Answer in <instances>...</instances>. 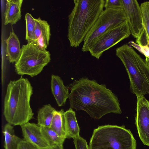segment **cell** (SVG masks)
<instances>
[{
  "instance_id": "1",
  "label": "cell",
  "mask_w": 149,
  "mask_h": 149,
  "mask_svg": "<svg viewBox=\"0 0 149 149\" xmlns=\"http://www.w3.org/2000/svg\"><path fill=\"white\" fill-rule=\"evenodd\" d=\"M68 88L71 109L84 111L96 119L109 113H122L117 97L105 84L83 77L75 80Z\"/></svg>"
},
{
  "instance_id": "2",
  "label": "cell",
  "mask_w": 149,
  "mask_h": 149,
  "mask_svg": "<svg viewBox=\"0 0 149 149\" xmlns=\"http://www.w3.org/2000/svg\"><path fill=\"white\" fill-rule=\"evenodd\" d=\"M33 88L29 79L22 77L10 81L5 95L3 114L8 123L14 126L29 122L34 113L30 105Z\"/></svg>"
},
{
  "instance_id": "3",
  "label": "cell",
  "mask_w": 149,
  "mask_h": 149,
  "mask_svg": "<svg viewBox=\"0 0 149 149\" xmlns=\"http://www.w3.org/2000/svg\"><path fill=\"white\" fill-rule=\"evenodd\" d=\"M74 7L68 16L67 38L71 47H77L103 10L104 0H74Z\"/></svg>"
},
{
  "instance_id": "4",
  "label": "cell",
  "mask_w": 149,
  "mask_h": 149,
  "mask_svg": "<svg viewBox=\"0 0 149 149\" xmlns=\"http://www.w3.org/2000/svg\"><path fill=\"white\" fill-rule=\"evenodd\" d=\"M123 64L130 82V88L137 98L149 93V66L133 48L124 44L116 49Z\"/></svg>"
},
{
  "instance_id": "5",
  "label": "cell",
  "mask_w": 149,
  "mask_h": 149,
  "mask_svg": "<svg viewBox=\"0 0 149 149\" xmlns=\"http://www.w3.org/2000/svg\"><path fill=\"white\" fill-rule=\"evenodd\" d=\"M136 140L124 126L106 125L94 130L89 149H136Z\"/></svg>"
},
{
  "instance_id": "6",
  "label": "cell",
  "mask_w": 149,
  "mask_h": 149,
  "mask_svg": "<svg viewBox=\"0 0 149 149\" xmlns=\"http://www.w3.org/2000/svg\"><path fill=\"white\" fill-rule=\"evenodd\" d=\"M51 60L50 54L47 50H41L33 42L23 45L18 61L15 63V70L20 75L36 76Z\"/></svg>"
},
{
  "instance_id": "7",
  "label": "cell",
  "mask_w": 149,
  "mask_h": 149,
  "mask_svg": "<svg viewBox=\"0 0 149 149\" xmlns=\"http://www.w3.org/2000/svg\"><path fill=\"white\" fill-rule=\"evenodd\" d=\"M127 21V18L123 8L103 10L85 37L82 51H89L94 42L100 36L110 28Z\"/></svg>"
},
{
  "instance_id": "8",
  "label": "cell",
  "mask_w": 149,
  "mask_h": 149,
  "mask_svg": "<svg viewBox=\"0 0 149 149\" xmlns=\"http://www.w3.org/2000/svg\"><path fill=\"white\" fill-rule=\"evenodd\" d=\"M131 35L127 21L112 27L100 36L94 42L89 52L99 59L103 53Z\"/></svg>"
},
{
  "instance_id": "9",
  "label": "cell",
  "mask_w": 149,
  "mask_h": 149,
  "mask_svg": "<svg viewBox=\"0 0 149 149\" xmlns=\"http://www.w3.org/2000/svg\"><path fill=\"white\" fill-rule=\"evenodd\" d=\"M137 98L135 124L141 140L149 146V101L144 96Z\"/></svg>"
},
{
  "instance_id": "10",
  "label": "cell",
  "mask_w": 149,
  "mask_h": 149,
  "mask_svg": "<svg viewBox=\"0 0 149 149\" xmlns=\"http://www.w3.org/2000/svg\"><path fill=\"white\" fill-rule=\"evenodd\" d=\"M131 35L138 39L143 30L141 10L137 0H122Z\"/></svg>"
},
{
  "instance_id": "11",
  "label": "cell",
  "mask_w": 149,
  "mask_h": 149,
  "mask_svg": "<svg viewBox=\"0 0 149 149\" xmlns=\"http://www.w3.org/2000/svg\"><path fill=\"white\" fill-rule=\"evenodd\" d=\"M21 127L24 140L39 149L50 147L43 135L40 127L37 124L28 122Z\"/></svg>"
},
{
  "instance_id": "12",
  "label": "cell",
  "mask_w": 149,
  "mask_h": 149,
  "mask_svg": "<svg viewBox=\"0 0 149 149\" xmlns=\"http://www.w3.org/2000/svg\"><path fill=\"white\" fill-rule=\"evenodd\" d=\"M35 41L33 42L41 50H46L49 43L51 35L50 25L47 21L40 17L35 18Z\"/></svg>"
},
{
  "instance_id": "13",
  "label": "cell",
  "mask_w": 149,
  "mask_h": 149,
  "mask_svg": "<svg viewBox=\"0 0 149 149\" xmlns=\"http://www.w3.org/2000/svg\"><path fill=\"white\" fill-rule=\"evenodd\" d=\"M51 86L52 92L58 106H63L70 94L68 87L64 85L59 76L54 74L51 76Z\"/></svg>"
},
{
  "instance_id": "14",
  "label": "cell",
  "mask_w": 149,
  "mask_h": 149,
  "mask_svg": "<svg viewBox=\"0 0 149 149\" xmlns=\"http://www.w3.org/2000/svg\"><path fill=\"white\" fill-rule=\"evenodd\" d=\"M4 14V24L13 25L20 20L22 17L21 8L23 0H7Z\"/></svg>"
},
{
  "instance_id": "15",
  "label": "cell",
  "mask_w": 149,
  "mask_h": 149,
  "mask_svg": "<svg viewBox=\"0 0 149 149\" xmlns=\"http://www.w3.org/2000/svg\"><path fill=\"white\" fill-rule=\"evenodd\" d=\"M6 55L10 63H16L21 52L19 40L13 30L10 31L8 37L5 41Z\"/></svg>"
},
{
  "instance_id": "16",
  "label": "cell",
  "mask_w": 149,
  "mask_h": 149,
  "mask_svg": "<svg viewBox=\"0 0 149 149\" xmlns=\"http://www.w3.org/2000/svg\"><path fill=\"white\" fill-rule=\"evenodd\" d=\"M63 118L66 138L74 139L79 136L80 128L75 111L70 108L64 112Z\"/></svg>"
},
{
  "instance_id": "17",
  "label": "cell",
  "mask_w": 149,
  "mask_h": 149,
  "mask_svg": "<svg viewBox=\"0 0 149 149\" xmlns=\"http://www.w3.org/2000/svg\"><path fill=\"white\" fill-rule=\"evenodd\" d=\"M40 127L43 135L50 147L54 149H63L65 138L59 136L50 127Z\"/></svg>"
},
{
  "instance_id": "18",
  "label": "cell",
  "mask_w": 149,
  "mask_h": 149,
  "mask_svg": "<svg viewBox=\"0 0 149 149\" xmlns=\"http://www.w3.org/2000/svg\"><path fill=\"white\" fill-rule=\"evenodd\" d=\"M56 111L50 104L44 105L38 112L37 124L40 127H50Z\"/></svg>"
},
{
  "instance_id": "19",
  "label": "cell",
  "mask_w": 149,
  "mask_h": 149,
  "mask_svg": "<svg viewBox=\"0 0 149 149\" xmlns=\"http://www.w3.org/2000/svg\"><path fill=\"white\" fill-rule=\"evenodd\" d=\"M3 133L4 136L5 149H18L19 144L22 139L15 135L13 126L8 123L6 124Z\"/></svg>"
},
{
  "instance_id": "20",
  "label": "cell",
  "mask_w": 149,
  "mask_h": 149,
  "mask_svg": "<svg viewBox=\"0 0 149 149\" xmlns=\"http://www.w3.org/2000/svg\"><path fill=\"white\" fill-rule=\"evenodd\" d=\"M63 109L55 113L50 128L59 136L66 139Z\"/></svg>"
},
{
  "instance_id": "21",
  "label": "cell",
  "mask_w": 149,
  "mask_h": 149,
  "mask_svg": "<svg viewBox=\"0 0 149 149\" xmlns=\"http://www.w3.org/2000/svg\"><path fill=\"white\" fill-rule=\"evenodd\" d=\"M25 19L26 26V40L28 42H34L36 40L35 18L31 14L27 13L25 15Z\"/></svg>"
},
{
  "instance_id": "22",
  "label": "cell",
  "mask_w": 149,
  "mask_h": 149,
  "mask_svg": "<svg viewBox=\"0 0 149 149\" xmlns=\"http://www.w3.org/2000/svg\"><path fill=\"white\" fill-rule=\"evenodd\" d=\"M141 10L143 27V31L148 41L149 46V1L144 2L141 3Z\"/></svg>"
},
{
  "instance_id": "23",
  "label": "cell",
  "mask_w": 149,
  "mask_h": 149,
  "mask_svg": "<svg viewBox=\"0 0 149 149\" xmlns=\"http://www.w3.org/2000/svg\"><path fill=\"white\" fill-rule=\"evenodd\" d=\"M104 8L105 9H119L123 8L122 0H105Z\"/></svg>"
},
{
  "instance_id": "24",
  "label": "cell",
  "mask_w": 149,
  "mask_h": 149,
  "mask_svg": "<svg viewBox=\"0 0 149 149\" xmlns=\"http://www.w3.org/2000/svg\"><path fill=\"white\" fill-rule=\"evenodd\" d=\"M73 139L75 149H89L87 142L82 137L79 136Z\"/></svg>"
},
{
  "instance_id": "25",
  "label": "cell",
  "mask_w": 149,
  "mask_h": 149,
  "mask_svg": "<svg viewBox=\"0 0 149 149\" xmlns=\"http://www.w3.org/2000/svg\"><path fill=\"white\" fill-rule=\"evenodd\" d=\"M18 149H39L31 143L26 141L24 139H22L19 144Z\"/></svg>"
},
{
  "instance_id": "26",
  "label": "cell",
  "mask_w": 149,
  "mask_h": 149,
  "mask_svg": "<svg viewBox=\"0 0 149 149\" xmlns=\"http://www.w3.org/2000/svg\"><path fill=\"white\" fill-rule=\"evenodd\" d=\"M146 59L145 60L147 64L149 66V56H145Z\"/></svg>"
},
{
  "instance_id": "27",
  "label": "cell",
  "mask_w": 149,
  "mask_h": 149,
  "mask_svg": "<svg viewBox=\"0 0 149 149\" xmlns=\"http://www.w3.org/2000/svg\"><path fill=\"white\" fill-rule=\"evenodd\" d=\"M53 149L52 148H51V147H49V148H45V149Z\"/></svg>"
}]
</instances>
